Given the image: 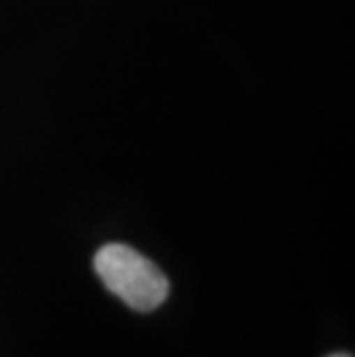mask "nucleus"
<instances>
[{"label": "nucleus", "instance_id": "nucleus-1", "mask_svg": "<svg viewBox=\"0 0 355 357\" xmlns=\"http://www.w3.org/2000/svg\"><path fill=\"white\" fill-rule=\"evenodd\" d=\"M95 272L134 311H155L169 295V279L137 249L111 242L95 254Z\"/></svg>", "mask_w": 355, "mask_h": 357}, {"label": "nucleus", "instance_id": "nucleus-2", "mask_svg": "<svg viewBox=\"0 0 355 357\" xmlns=\"http://www.w3.org/2000/svg\"><path fill=\"white\" fill-rule=\"evenodd\" d=\"M330 357H351V355H346V353H337V355H330Z\"/></svg>", "mask_w": 355, "mask_h": 357}]
</instances>
